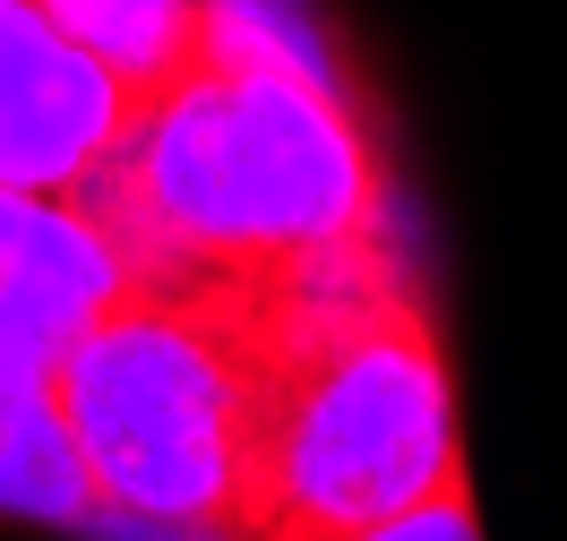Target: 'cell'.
<instances>
[{"label": "cell", "instance_id": "8", "mask_svg": "<svg viewBox=\"0 0 567 541\" xmlns=\"http://www.w3.org/2000/svg\"><path fill=\"white\" fill-rule=\"evenodd\" d=\"M198 70L353 86L344 52H336V35L319 27L310 0H198Z\"/></svg>", "mask_w": 567, "mask_h": 541}, {"label": "cell", "instance_id": "5", "mask_svg": "<svg viewBox=\"0 0 567 541\" xmlns=\"http://www.w3.org/2000/svg\"><path fill=\"white\" fill-rule=\"evenodd\" d=\"M121 284L130 267L78 198L0 180V370L9 378H52L78 335L121 301Z\"/></svg>", "mask_w": 567, "mask_h": 541}, {"label": "cell", "instance_id": "2", "mask_svg": "<svg viewBox=\"0 0 567 541\" xmlns=\"http://www.w3.org/2000/svg\"><path fill=\"white\" fill-rule=\"evenodd\" d=\"M78 207L130 275H276L404 216L353 86L233 70L173 77Z\"/></svg>", "mask_w": 567, "mask_h": 541}, {"label": "cell", "instance_id": "1", "mask_svg": "<svg viewBox=\"0 0 567 541\" xmlns=\"http://www.w3.org/2000/svg\"><path fill=\"white\" fill-rule=\"evenodd\" d=\"M267 413L241 541H344L464 481L456 370L422 310L404 216L258 275Z\"/></svg>", "mask_w": 567, "mask_h": 541}, {"label": "cell", "instance_id": "3", "mask_svg": "<svg viewBox=\"0 0 567 541\" xmlns=\"http://www.w3.org/2000/svg\"><path fill=\"white\" fill-rule=\"evenodd\" d=\"M52 404L104 507L86 541H241L267 413L258 275H130L52 370Z\"/></svg>", "mask_w": 567, "mask_h": 541}, {"label": "cell", "instance_id": "4", "mask_svg": "<svg viewBox=\"0 0 567 541\" xmlns=\"http://www.w3.org/2000/svg\"><path fill=\"white\" fill-rule=\"evenodd\" d=\"M138 95L104 77L35 0H0V180L86 198L138 129Z\"/></svg>", "mask_w": 567, "mask_h": 541}, {"label": "cell", "instance_id": "6", "mask_svg": "<svg viewBox=\"0 0 567 541\" xmlns=\"http://www.w3.org/2000/svg\"><path fill=\"white\" fill-rule=\"evenodd\" d=\"M0 516L52 524V533H95V481L70 447V422L52 404V378H9L0 370Z\"/></svg>", "mask_w": 567, "mask_h": 541}, {"label": "cell", "instance_id": "7", "mask_svg": "<svg viewBox=\"0 0 567 541\" xmlns=\"http://www.w3.org/2000/svg\"><path fill=\"white\" fill-rule=\"evenodd\" d=\"M35 9L138 104L198 70V0H35Z\"/></svg>", "mask_w": 567, "mask_h": 541}, {"label": "cell", "instance_id": "9", "mask_svg": "<svg viewBox=\"0 0 567 541\" xmlns=\"http://www.w3.org/2000/svg\"><path fill=\"white\" fill-rule=\"evenodd\" d=\"M344 541H482V516H473V481H456V490L422 499L413 516H388V524H370V533H344Z\"/></svg>", "mask_w": 567, "mask_h": 541}]
</instances>
